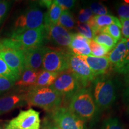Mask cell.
I'll return each instance as SVG.
<instances>
[{"label": "cell", "mask_w": 129, "mask_h": 129, "mask_svg": "<svg viewBox=\"0 0 129 129\" xmlns=\"http://www.w3.org/2000/svg\"><path fill=\"white\" fill-rule=\"evenodd\" d=\"M63 98L50 87H32L25 94L26 101L29 105L38 106L48 112L61 106Z\"/></svg>", "instance_id": "cell-1"}, {"label": "cell", "mask_w": 129, "mask_h": 129, "mask_svg": "<svg viewBox=\"0 0 129 129\" xmlns=\"http://www.w3.org/2000/svg\"><path fill=\"white\" fill-rule=\"evenodd\" d=\"M111 67L120 73L122 69L129 63V54L125 45V38L118 42L115 47L107 55Z\"/></svg>", "instance_id": "cell-13"}, {"label": "cell", "mask_w": 129, "mask_h": 129, "mask_svg": "<svg viewBox=\"0 0 129 129\" xmlns=\"http://www.w3.org/2000/svg\"><path fill=\"white\" fill-rule=\"evenodd\" d=\"M125 45H126L127 50H128L129 54V38L128 39H125Z\"/></svg>", "instance_id": "cell-38"}, {"label": "cell", "mask_w": 129, "mask_h": 129, "mask_svg": "<svg viewBox=\"0 0 129 129\" xmlns=\"http://www.w3.org/2000/svg\"><path fill=\"white\" fill-rule=\"evenodd\" d=\"M81 85L75 77L69 71L59 74L53 84L49 87L63 98H71L81 89Z\"/></svg>", "instance_id": "cell-10"}, {"label": "cell", "mask_w": 129, "mask_h": 129, "mask_svg": "<svg viewBox=\"0 0 129 129\" xmlns=\"http://www.w3.org/2000/svg\"><path fill=\"white\" fill-rule=\"evenodd\" d=\"M59 74L56 72L41 70L37 76V81L34 87H49L57 78Z\"/></svg>", "instance_id": "cell-21"}, {"label": "cell", "mask_w": 129, "mask_h": 129, "mask_svg": "<svg viewBox=\"0 0 129 129\" xmlns=\"http://www.w3.org/2000/svg\"><path fill=\"white\" fill-rule=\"evenodd\" d=\"M40 113L33 109L21 111L19 115L10 120L5 129H40Z\"/></svg>", "instance_id": "cell-11"}, {"label": "cell", "mask_w": 129, "mask_h": 129, "mask_svg": "<svg viewBox=\"0 0 129 129\" xmlns=\"http://www.w3.org/2000/svg\"><path fill=\"white\" fill-rule=\"evenodd\" d=\"M12 4V2L10 1H1L0 2V25L7 17Z\"/></svg>", "instance_id": "cell-30"}, {"label": "cell", "mask_w": 129, "mask_h": 129, "mask_svg": "<svg viewBox=\"0 0 129 129\" xmlns=\"http://www.w3.org/2000/svg\"><path fill=\"white\" fill-rule=\"evenodd\" d=\"M120 73L123 74L125 84L129 87V63L122 69Z\"/></svg>", "instance_id": "cell-37"}, {"label": "cell", "mask_w": 129, "mask_h": 129, "mask_svg": "<svg viewBox=\"0 0 129 129\" xmlns=\"http://www.w3.org/2000/svg\"><path fill=\"white\" fill-rule=\"evenodd\" d=\"M0 129H4V128H3V127H2V126H1V125H0Z\"/></svg>", "instance_id": "cell-39"}, {"label": "cell", "mask_w": 129, "mask_h": 129, "mask_svg": "<svg viewBox=\"0 0 129 129\" xmlns=\"http://www.w3.org/2000/svg\"><path fill=\"white\" fill-rule=\"evenodd\" d=\"M118 15L121 19H129V1H124L117 5Z\"/></svg>", "instance_id": "cell-28"}, {"label": "cell", "mask_w": 129, "mask_h": 129, "mask_svg": "<svg viewBox=\"0 0 129 129\" xmlns=\"http://www.w3.org/2000/svg\"><path fill=\"white\" fill-rule=\"evenodd\" d=\"M16 82L0 75V94L6 93L12 88Z\"/></svg>", "instance_id": "cell-31"}, {"label": "cell", "mask_w": 129, "mask_h": 129, "mask_svg": "<svg viewBox=\"0 0 129 129\" xmlns=\"http://www.w3.org/2000/svg\"><path fill=\"white\" fill-rule=\"evenodd\" d=\"M86 63L88 67L93 72L95 76L106 74L111 67L108 58L106 57H98L93 56H79Z\"/></svg>", "instance_id": "cell-15"}, {"label": "cell", "mask_w": 129, "mask_h": 129, "mask_svg": "<svg viewBox=\"0 0 129 129\" xmlns=\"http://www.w3.org/2000/svg\"><path fill=\"white\" fill-rule=\"evenodd\" d=\"M26 104L25 94H10L0 97V115Z\"/></svg>", "instance_id": "cell-16"}, {"label": "cell", "mask_w": 129, "mask_h": 129, "mask_svg": "<svg viewBox=\"0 0 129 129\" xmlns=\"http://www.w3.org/2000/svg\"><path fill=\"white\" fill-rule=\"evenodd\" d=\"M0 2H1V1H0Z\"/></svg>", "instance_id": "cell-40"}, {"label": "cell", "mask_w": 129, "mask_h": 129, "mask_svg": "<svg viewBox=\"0 0 129 129\" xmlns=\"http://www.w3.org/2000/svg\"><path fill=\"white\" fill-rule=\"evenodd\" d=\"M41 70L58 74L67 71H68L67 52L60 48L46 46Z\"/></svg>", "instance_id": "cell-7"}, {"label": "cell", "mask_w": 129, "mask_h": 129, "mask_svg": "<svg viewBox=\"0 0 129 129\" xmlns=\"http://www.w3.org/2000/svg\"><path fill=\"white\" fill-rule=\"evenodd\" d=\"M42 129H61L48 118H45L41 125Z\"/></svg>", "instance_id": "cell-36"}, {"label": "cell", "mask_w": 129, "mask_h": 129, "mask_svg": "<svg viewBox=\"0 0 129 129\" xmlns=\"http://www.w3.org/2000/svg\"><path fill=\"white\" fill-rule=\"evenodd\" d=\"M49 113L48 117L61 129H86L85 122L74 115L68 108L60 106Z\"/></svg>", "instance_id": "cell-9"}, {"label": "cell", "mask_w": 129, "mask_h": 129, "mask_svg": "<svg viewBox=\"0 0 129 129\" xmlns=\"http://www.w3.org/2000/svg\"><path fill=\"white\" fill-rule=\"evenodd\" d=\"M76 29L78 34L83 35L85 38L88 40H93V32L91 28L87 23H80L77 22V25H75Z\"/></svg>", "instance_id": "cell-27"}, {"label": "cell", "mask_w": 129, "mask_h": 129, "mask_svg": "<svg viewBox=\"0 0 129 129\" xmlns=\"http://www.w3.org/2000/svg\"><path fill=\"white\" fill-rule=\"evenodd\" d=\"M102 129H124V128L118 119L111 118L105 121Z\"/></svg>", "instance_id": "cell-33"}, {"label": "cell", "mask_w": 129, "mask_h": 129, "mask_svg": "<svg viewBox=\"0 0 129 129\" xmlns=\"http://www.w3.org/2000/svg\"><path fill=\"white\" fill-rule=\"evenodd\" d=\"M89 9L91 10L93 14H94L95 15H106L108 13L107 7L102 3H92L90 5Z\"/></svg>", "instance_id": "cell-29"}, {"label": "cell", "mask_w": 129, "mask_h": 129, "mask_svg": "<svg viewBox=\"0 0 129 129\" xmlns=\"http://www.w3.org/2000/svg\"><path fill=\"white\" fill-rule=\"evenodd\" d=\"M10 38L14 41L21 50L44 46L46 40V31L44 28L14 31Z\"/></svg>", "instance_id": "cell-6"}, {"label": "cell", "mask_w": 129, "mask_h": 129, "mask_svg": "<svg viewBox=\"0 0 129 129\" xmlns=\"http://www.w3.org/2000/svg\"><path fill=\"white\" fill-rule=\"evenodd\" d=\"M93 16L94 14L89 8L81 9L79 12L78 15V22L80 23H87Z\"/></svg>", "instance_id": "cell-32"}, {"label": "cell", "mask_w": 129, "mask_h": 129, "mask_svg": "<svg viewBox=\"0 0 129 129\" xmlns=\"http://www.w3.org/2000/svg\"><path fill=\"white\" fill-rule=\"evenodd\" d=\"M45 26V13L39 7L32 6L20 14L14 22L13 31L34 29Z\"/></svg>", "instance_id": "cell-5"}, {"label": "cell", "mask_w": 129, "mask_h": 129, "mask_svg": "<svg viewBox=\"0 0 129 129\" xmlns=\"http://www.w3.org/2000/svg\"><path fill=\"white\" fill-rule=\"evenodd\" d=\"M121 25L122 36L124 38H129V19H120Z\"/></svg>", "instance_id": "cell-35"}, {"label": "cell", "mask_w": 129, "mask_h": 129, "mask_svg": "<svg viewBox=\"0 0 129 129\" xmlns=\"http://www.w3.org/2000/svg\"><path fill=\"white\" fill-rule=\"evenodd\" d=\"M87 23L92 29L93 36L97 32L101 31L112 24H121L120 19L109 14L94 15Z\"/></svg>", "instance_id": "cell-18"}, {"label": "cell", "mask_w": 129, "mask_h": 129, "mask_svg": "<svg viewBox=\"0 0 129 129\" xmlns=\"http://www.w3.org/2000/svg\"><path fill=\"white\" fill-rule=\"evenodd\" d=\"M89 47L91 51V54L93 56L98 57H106L109 52V50L104 46H102L95 42L93 40H90L88 41Z\"/></svg>", "instance_id": "cell-24"}, {"label": "cell", "mask_w": 129, "mask_h": 129, "mask_svg": "<svg viewBox=\"0 0 129 129\" xmlns=\"http://www.w3.org/2000/svg\"><path fill=\"white\" fill-rule=\"evenodd\" d=\"M97 108L92 93L87 88H81L70 98L68 109L84 122L95 117Z\"/></svg>", "instance_id": "cell-2"}, {"label": "cell", "mask_w": 129, "mask_h": 129, "mask_svg": "<svg viewBox=\"0 0 129 129\" xmlns=\"http://www.w3.org/2000/svg\"><path fill=\"white\" fill-rule=\"evenodd\" d=\"M0 75L6 77L14 82L17 81L19 78L8 67L1 56H0Z\"/></svg>", "instance_id": "cell-26"}, {"label": "cell", "mask_w": 129, "mask_h": 129, "mask_svg": "<svg viewBox=\"0 0 129 129\" xmlns=\"http://www.w3.org/2000/svg\"><path fill=\"white\" fill-rule=\"evenodd\" d=\"M55 2L60 6L63 11L71 9L75 4V1L74 0H56Z\"/></svg>", "instance_id": "cell-34"}, {"label": "cell", "mask_w": 129, "mask_h": 129, "mask_svg": "<svg viewBox=\"0 0 129 129\" xmlns=\"http://www.w3.org/2000/svg\"><path fill=\"white\" fill-rule=\"evenodd\" d=\"M45 31L46 40L58 47H69L72 41L71 32L58 24L45 26Z\"/></svg>", "instance_id": "cell-12"}, {"label": "cell", "mask_w": 129, "mask_h": 129, "mask_svg": "<svg viewBox=\"0 0 129 129\" xmlns=\"http://www.w3.org/2000/svg\"><path fill=\"white\" fill-rule=\"evenodd\" d=\"M100 32H103L108 34L117 42H118L122 39L121 25V24H112Z\"/></svg>", "instance_id": "cell-25"}, {"label": "cell", "mask_w": 129, "mask_h": 129, "mask_svg": "<svg viewBox=\"0 0 129 129\" xmlns=\"http://www.w3.org/2000/svg\"><path fill=\"white\" fill-rule=\"evenodd\" d=\"M57 24L68 30H72L75 28V21L71 12L69 10L63 11Z\"/></svg>", "instance_id": "cell-23"}, {"label": "cell", "mask_w": 129, "mask_h": 129, "mask_svg": "<svg viewBox=\"0 0 129 129\" xmlns=\"http://www.w3.org/2000/svg\"><path fill=\"white\" fill-rule=\"evenodd\" d=\"M63 10L59 4L53 1L45 13V26L57 24Z\"/></svg>", "instance_id": "cell-20"}, {"label": "cell", "mask_w": 129, "mask_h": 129, "mask_svg": "<svg viewBox=\"0 0 129 129\" xmlns=\"http://www.w3.org/2000/svg\"><path fill=\"white\" fill-rule=\"evenodd\" d=\"M40 71H35L30 69H25L20 78L15 83V85L21 87L30 88L34 86L37 76Z\"/></svg>", "instance_id": "cell-19"}, {"label": "cell", "mask_w": 129, "mask_h": 129, "mask_svg": "<svg viewBox=\"0 0 129 129\" xmlns=\"http://www.w3.org/2000/svg\"><path fill=\"white\" fill-rule=\"evenodd\" d=\"M93 96L97 108L101 110L109 108L116 99V87L114 81L107 78L95 80Z\"/></svg>", "instance_id": "cell-4"}, {"label": "cell", "mask_w": 129, "mask_h": 129, "mask_svg": "<svg viewBox=\"0 0 129 129\" xmlns=\"http://www.w3.org/2000/svg\"><path fill=\"white\" fill-rule=\"evenodd\" d=\"M0 56L11 70L20 78L25 69L23 52L10 38L0 40Z\"/></svg>", "instance_id": "cell-3"}, {"label": "cell", "mask_w": 129, "mask_h": 129, "mask_svg": "<svg viewBox=\"0 0 129 129\" xmlns=\"http://www.w3.org/2000/svg\"><path fill=\"white\" fill-rule=\"evenodd\" d=\"M68 71L75 77L82 86L87 87L96 76L83 59L71 51L67 52Z\"/></svg>", "instance_id": "cell-8"}, {"label": "cell", "mask_w": 129, "mask_h": 129, "mask_svg": "<svg viewBox=\"0 0 129 129\" xmlns=\"http://www.w3.org/2000/svg\"><path fill=\"white\" fill-rule=\"evenodd\" d=\"M46 48V46H42L23 51L25 69L40 71Z\"/></svg>", "instance_id": "cell-14"}, {"label": "cell", "mask_w": 129, "mask_h": 129, "mask_svg": "<svg viewBox=\"0 0 129 129\" xmlns=\"http://www.w3.org/2000/svg\"><path fill=\"white\" fill-rule=\"evenodd\" d=\"M93 40L99 44L105 47L109 51L112 50L118 43L110 35L103 32H98L95 34Z\"/></svg>", "instance_id": "cell-22"}, {"label": "cell", "mask_w": 129, "mask_h": 129, "mask_svg": "<svg viewBox=\"0 0 129 129\" xmlns=\"http://www.w3.org/2000/svg\"><path fill=\"white\" fill-rule=\"evenodd\" d=\"M89 40L78 33H72V41L69 48L71 52L78 56H91Z\"/></svg>", "instance_id": "cell-17"}]
</instances>
